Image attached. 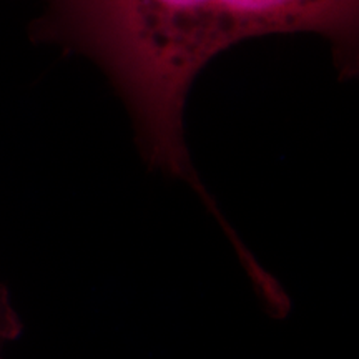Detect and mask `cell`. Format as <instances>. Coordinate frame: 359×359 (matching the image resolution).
I'll use <instances>...</instances> for the list:
<instances>
[{
    "instance_id": "cell-1",
    "label": "cell",
    "mask_w": 359,
    "mask_h": 359,
    "mask_svg": "<svg viewBox=\"0 0 359 359\" xmlns=\"http://www.w3.org/2000/svg\"><path fill=\"white\" fill-rule=\"evenodd\" d=\"M32 39L93 60L132 115L148 167L182 178L218 218L193 168L183 132L200 70L241 40L318 34L343 77L358 70L359 0H43Z\"/></svg>"
},
{
    "instance_id": "cell-2",
    "label": "cell",
    "mask_w": 359,
    "mask_h": 359,
    "mask_svg": "<svg viewBox=\"0 0 359 359\" xmlns=\"http://www.w3.org/2000/svg\"><path fill=\"white\" fill-rule=\"evenodd\" d=\"M22 325L15 309L12 308L8 291L4 285H0V359H2L4 346L8 341L15 339L20 334Z\"/></svg>"
}]
</instances>
